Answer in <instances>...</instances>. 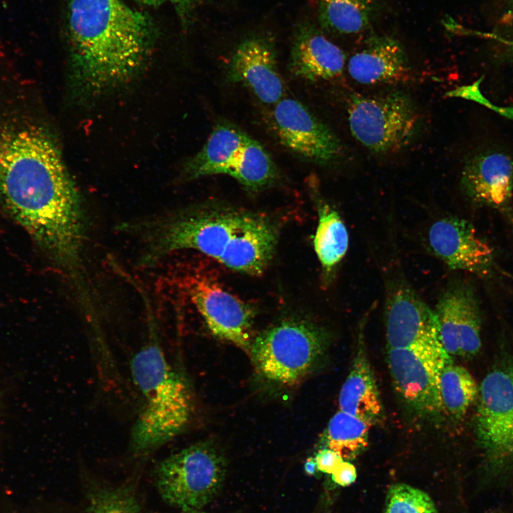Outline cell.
<instances>
[{
    "label": "cell",
    "instance_id": "29",
    "mask_svg": "<svg viewBox=\"0 0 513 513\" xmlns=\"http://www.w3.org/2000/svg\"><path fill=\"white\" fill-rule=\"evenodd\" d=\"M140 4L150 6L157 7L165 4H170L174 6L181 19L186 23L196 8L203 0H136Z\"/></svg>",
    "mask_w": 513,
    "mask_h": 513
},
{
    "label": "cell",
    "instance_id": "14",
    "mask_svg": "<svg viewBox=\"0 0 513 513\" xmlns=\"http://www.w3.org/2000/svg\"><path fill=\"white\" fill-rule=\"evenodd\" d=\"M227 78L247 87L264 104L274 105L284 98L276 51L266 36H250L240 43L229 61Z\"/></svg>",
    "mask_w": 513,
    "mask_h": 513
},
{
    "label": "cell",
    "instance_id": "27",
    "mask_svg": "<svg viewBox=\"0 0 513 513\" xmlns=\"http://www.w3.org/2000/svg\"><path fill=\"white\" fill-rule=\"evenodd\" d=\"M485 7L490 31L479 36L503 44L513 42V0H487Z\"/></svg>",
    "mask_w": 513,
    "mask_h": 513
},
{
    "label": "cell",
    "instance_id": "3",
    "mask_svg": "<svg viewBox=\"0 0 513 513\" xmlns=\"http://www.w3.org/2000/svg\"><path fill=\"white\" fill-rule=\"evenodd\" d=\"M279 234L273 217L210 204L159 223L152 231L146 258L151 262L173 252L192 249L232 270L259 276L274 257Z\"/></svg>",
    "mask_w": 513,
    "mask_h": 513
},
{
    "label": "cell",
    "instance_id": "30",
    "mask_svg": "<svg viewBox=\"0 0 513 513\" xmlns=\"http://www.w3.org/2000/svg\"><path fill=\"white\" fill-rule=\"evenodd\" d=\"M319 471L331 475L337 466L343 460L341 455L329 448L321 450L314 458Z\"/></svg>",
    "mask_w": 513,
    "mask_h": 513
},
{
    "label": "cell",
    "instance_id": "19",
    "mask_svg": "<svg viewBox=\"0 0 513 513\" xmlns=\"http://www.w3.org/2000/svg\"><path fill=\"white\" fill-rule=\"evenodd\" d=\"M339 410L373 425L381 420L383 405L364 346L360 343L338 395Z\"/></svg>",
    "mask_w": 513,
    "mask_h": 513
},
{
    "label": "cell",
    "instance_id": "4",
    "mask_svg": "<svg viewBox=\"0 0 513 513\" xmlns=\"http://www.w3.org/2000/svg\"><path fill=\"white\" fill-rule=\"evenodd\" d=\"M155 331L131 361V375L141 405L131 432L137 455L154 450L175 437L187 425L192 411L190 389L172 367Z\"/></svg>",
    "mask_w": 513,
    "mask_h": 513
},
{
    "label": "cell",
    "instance_id": "13",
    "mask_svg": "<svg viewBox=\"0 0 513 513\" xmlns=\"http://www.w3.org/2000/svg\"><path fill=\"white\" fill-rule=\"evenodd\" d=\"M385 319L388 348L442 345L435 310L407 285L397 286L390 293Z\"/></svg>",
    "mask_w": 513,
    "mask_h": 513
},
{
    "label": "cell",
    "instance_id": "23",
    "mask_svg": "<svg viewBox=\"0 0 513 513\" xmlns=\"http://www.w3.org/2000/svg\"><path fill=\"white\" fill-rule=\"evenodd\" d=\"M232 177L250 192L272 185L279 178L278 168L265 147L250 138L229 167Z\"/></svg>",
    "mask_w": 513,
    "mask_h": 513
},
{
    "label": "cell",
    "instance_id": "32",
    "mask_svg": "<svg viewBox=\"0 0 513 513\" xmlns=\"http://www.w3.org/2000/svg\"><path fill=\"white\" fill-rule=\"evenodd\" d=\"M304 470L309 475H314L317 470L316 461L314 458H309L304 465Z\"/></svg>",
    "mask_w": 513,
    "mask_h": 513
},
{
    "label": "cell",
    "instance_id": "26",
    "mask_svg": "<svg viewBox=\"0 0 513 513\" xmlns=\"http://www.w3.org/2000/svg\"><path fill=\"white\" fill-rule=\"evenodd\" d=\"M384 513H437L430 497L406 484H395L388 491Z\"/></svg>",
    "mask_w": 513,
    "mask_h": 513
},
{
    "label": "cell",
    "instance_id": "33",
    "mask_svg": "<svg viewBox=\"0 0 513 513\" xmlns=\"http://www.w3.org/2000/svg\"><path fill=\"white\" fill-rule=\"evenodd\" d=\"M179 513H207L204 512L200 511V509H187V510H181Z\"/></svg>",
    "mask_w": 513,
    "mask_h": 513
},
{
    "label": "cell",
    "instance_id": "9",
    "mask_svg": "<svg viewBox=\"0 0 513 513\" xmlns=\"http://www.w3.org/2000/svg\"><path fill=\"white\" fill-rule=\"evenodd\" d=\"M386 358L395 390L407 405L423 416L443 411L440 375L452 360L442 345L388 348Z\"/></svg>",
    "mask_w": 513,
    "mask_h": 513
},
{
    "label": "cell",
    "instance_id": "2",
    "mask_svg": "<svg viewBox=\"0 0 513 513\" xmlns=\"http://www.w3.org/2000/svg\"><path fill=\"white\" fill-rule=\"evenodd\" d=\"M65 18L75 73L92 91L129 80L152 48V20L122 0H66Z\"/></svg>",
    "mask_w": 513,
    "mask_h": 513
},
{
    "label": "cell",
    "instance_id": "1",
    "mask_svg": "<svg viewBox=\"0 0 513 513\" xmlns=\"http://www.w3.org/2000/svg\"><path fill=\"white\" fill-rule=\"evenodd\" d=\"M0 200L81 289L84 213L56 147L39 128L0 129Z\"/></svg>",
    "mask_w": 513,
    "mask_h": 513
},
{
    "label": "cell",
    "instance_id": "28",
    "mask_svg": "<svg viewBox=\"0 0 513 513\" xmlns=\"http://www.w3.org/2000/svg\"><path fill=\"white\" fill-rule=\"evenodd\" d=\"M89 513H140L137 499L129 487L102 489L90 496Z\"/></svg>",
    "mask_w": 513,
    "mask_h": 513
},
{
    "label": "cell",
    "instance_id": "7",
    "mask_svg": "<svg viewBox=\"0 0 513 513\" xmlns=\"http://www.w3.org/2000/svg\"><path fill=\"white\" fill-rule=\"evenodd\" d=\"M225 475L222 455L210 444L200 442L162 460L155 479L167 503L181 510L201 509L220 490Z\"/></svg>",
    "mask_w": 513,
    "mask_h": 513
},
{
    "label": "cell",
    "instance_id": "10",
    "mask_svg": "<svg viewBox=\"0 0 513 513\" xmlns=\"http://www.w3.org/2000/svg\"><path fill=\"white\" fill-rule=\"evenodd\" d=\"M185 289L214 336L249 351L255 316L252 305L205 272L187 275Z\"/></svg>",
    "mask_w": 513,
    "mask_h": 513
},
{
    "label": "cell",
    "instance_id": "5",
    "mask_svg": "<svg viewBox=\"0 0 513 513\" xmlns=\"http://www.w3.org/2000/svg\"><path fill=\"white\" fill-rule=\"evenodd\" d=\"M328 338L308 321L287 319L263 331L251 344L252 360L261 375L290 386L301 381L321 358Z\"/></svg>",
    "mask_w": 513,
    "mask_h": 513
},
{
    "label": "cell",
    "instance_id": "35",
    "mask_svg": "<svg viewBox=\"0 0 513 513\" xmlns=\"http://www.w3.org/2000/svg\"><path fill=\"white\" fill-rule=\"evenodd\" d=\"M505 45L507 46L508 47L511 48L512 49H513V42L508 43Z\"/></svg>",
    "mask_w": 513,
    "mask_h": 513
},
{
    "label": "cell",
    "instance_id": "8",
    "mask_svg": "<svg viewBox=\"0 0 513 513\" xmlns=\"http://www.w3.org/2000/svg\"><path fill=\"white\" fill-rule=\"evenodd\" d=\"M475 431L488 467L501 474L513 464V366L502 363L483 378Z\"/></svg>",
    "mask_w": 513,
    "mask_h": 513
},
{
    "label": "cell",
    "instance_id": "21",
    "mask_svg": "<svg viewBox=\"0 0 513 513\" xmlns=\"http://www.w3.org/2000/svg\"><path fill=\"white\" fill-rule=\"evenodd\" d=\"M250 138L234 123L228 121L218 123L202 149L185 164V176L196 179L226 175Z\"/></svg>",
    "mask_w": 513,
    "mask_h": 513
},
{
    "label": "cell",
    "instance_id": "11",
    "mask_svg": "<svg viewBox=\"0 0 513 513\" xmlns=\"http://www.w3.org/2000/svg\"><path fill=\"white\" fill-rule=\"evenodd\" d=\"M272 118L281 143L302 158L330 165L342 156L338 138L298 100L283 98L274 105Z\"/></svg>",
    "mask_w": 513,
    "mask_h": 513
},
{
    "label": "cell",
    "instance_id": "34",
    "mask_svg": "<svg viewBox=\"0 0 513 513\" xmlns=\"http://www.w3.org/2000/svg\"><path fill=\"white\" fill-rule=\"evenodd\" d=\"M9 513H11V512H9ZM14 513H28V508H25V509H24L23 510H19V511H18V512H15Z\"/></svg>",
    "mask_w": 513,
    "mask_h": 513
},
{
    "label": "cell",
    "instance_id": "12",
    "mask_svg": "<svg viewBox=\"0 0 513 513\" xmlns=\"http://www.w3.org/2000/svg\"><path fill=\"white\" fill-rule=\"evenodd\" d=\"M441 344L450 356L470 358L482 346L477 298L466 284H455L441 294L434 309Z\"/></svg>",
    "mask_w": 513,
    "mask_h": 513
},
{
    "label": "cell",
    "instance_id": "25",
    "mask_svg": "<svg viewBox=\"0 0 513 513\" xmlns=\"http://www.w3.org/2000/svg\"><path fill=\"white\" fill-rule=\"evenodd\" d=\"M440 391L443 411L459 419L466 414L477 398L479 388L465 368L451 361L441 370Z\"/></svg>",
    "mask_w": 513,
    "mask_h": 513
},
{
    "label": "cell",
    "instance_id": "22",
    "mask_svg": "<svg viewBox=\"0 0 513 513\" xmlns=\"http://www.w3.org/2000/svg\"><path fill=\"white\" fill-rule=\"evenodd\" d=\"M380 6V0H319V24L335 35L360 33L370 27Z\"/></svg>",
    "mask_w": 513,
    "mask_h": 513
},
{
    "label": "cell",
    "instance_id": "24",
    "mask_svg": "<svg viewBox=\"0 0 513 513\" xmlns=\"http://www.w3.org/2000/svg\"><path fill=\"white\" fill-rule=\"evenodd\" d=\"M372 425L341 410L331 418L325 432L327 448L338 453L343 460H351L361 455L368 445L369 430Z\"/></svg>",
    "mask_w": 513,
    "mask_h": 513
},
{
    "label": "cell",
    "instance_id": "18",
    "mask_svg": "<svg viewBox=\"0 0 513 513\" xmlns=\"http://www.w3.org/2000/svg\"><path fill=\"white\" fill-rule=\"evenodd\" d=\"M348 70L362 84L400 83L411 76L404 47L390 36H369L364 47L348 60Z\"/></svg>",
    "mask_w": 513,
    "mask_h": 513
},
{
    "label": "cell",
    "instance_id": "16",
    "mask_svg": "<svg viewBox=\"0 0 513 513\" xmlns=\"http://www.w3.org/2000/svg\"><path fill=\"white\" fill-rule=\"evenodd\" d=\"M346 60L344 52L315 25L302 23L296 29L289 62L294 76L311 82L332 80L343 73Z\"/></svg>",
    "mask_w": 513,
    "mask_h": 513
},
{
    "label": "cell",
    "instance_id": "6",
    "mask_svg": "<svg viewBox=\"0 0 513 513\" xmlns=\"http://www.w3.org/2000/svg\"><path fill=\"white\" fill-rule=\"evenodd\" d=\"M347 108L353 136L378 154L405 147L420 128V113L410 95L401 90L370 96L353 93Z\"/></svg>",
    "mask_w": 513,
    "mask_h": 513
},
{
    "label": "cell",
    "instance_id": "17",
    "mask_svg": "<svg viewBox=\"0 0 513 513\" xmlns=\"http://www.w3.org/2000/svg\"><path fill=\"white\" fill-rule=\"evenodd\" d=\"M460 185L472 203L502 208L512 195L513 160L501 152L476 155L466 162Z\"/></svg>",
    "mask_w": 513,
    "mask_h": 513
},
{
    "label": "cell",
    "instance_id": "36",
    "mask_svg": "<svg viewBox=\"0 0 513 513\" xmlns=\"http://www.w3.org/2000/svg\"><path fill=\"white\" fill-rule=\"evenodd\" d=\"M489 513H500V512H499V511H496V510H495V511H492V512H489Z\"/></svg>",
    "mask_w": 513,
    "mask_h": 513
},
{
    "label": "cell",
    "instance_id": "20",
    "mask_svg": "<svg viewBox=\"0 0 513 513\" xmlns=\"http://www.w3.org/2000/svg\"><path fill=\"white\" fill-rule=\"evenodd\" d=\"M308 186L318 214L314 246L325 284L330 282L336 268L347 252L348 233L338 212L321 195L316 177L309 176Z\"/></svg>",
    "mask_w": 513,
    "mask_h": 513
},
{
    "label": "cell",
    "instance_id": "15",
    "mask_svg": "<svg viewBox=\"0 0 513 513\" xmlns=\"http://www.w3.org/2000/svg\"><path fill=\"white\" fill-rule=\"evenodd\" d=\"M428 242L434 254L450 269L479 276L491 271L493 250L465 219L445 217L436 221L429 229Z\"/></svg>",
    "mask_w": 513,
    "mask_h": 513
},
{
    "label": "cell",
    "instance_id": "31",
    "mask_svg": "<svg viewBox=\"0 0 513 513\" xmlns=\"http://www.w3.org/2000/svg\"><path fill=\"white\" fill-rule=\"evenodd\" d=\"M356 476L355 466L347 460H343L331 474L332 480L342 487L352 484L356 481Z\"/></svg>",
    "mask_w": 513,
    "mask_h": 513
}]
</instances>
